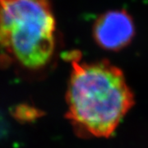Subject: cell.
I'll return each instance as SVG.
<instances>
[{
  "mask_svg": "<svg viewBox=\"0 0 148 148\" xmlns=\"http://www.w3.org/2000/svg\"><path fill=\"white\" fill-rule=\"evenodd\" d=\"M134 23L126 12L110 11L101 15L94 26L96 43L109 50H119L127 46L134 36Z\"/></svg>",
  "mask_w": 148,
  "mask_h": 148,
  "instance_id": "obj_3",
  "label": "cell"
},
{
  "mask_svg": "<svg viewBox=\"0 0 148 148\" xmlns=\"http://www.w3.org/2000/svg\"><path fill=\"white\" fill-rule=\"evenodd\" d=\"M49 0H0V49L27 69L46 66L55 50Z\"/></svg>",
  "mask_w": 148,
  "mask_h": 148,
  "instance_id": "obj_2",
  "label": "cell"
},
{
  "mask_svg": "<svg viewBox=\"0 0 148 148\" xmlns=\"http://www.w3.org/2000/svg\"><path fill=\"white\" fill-rule=\"evenodd\" d=\"M67 91L68 118L90 138H109L134 104L123 73L110 62L73 58Z\"/></svg>",
  "mask_w": 148,
  "mask_h": 148,
  "instance_id": "obj_1",
  "label": "cell"
}]
</instances>
